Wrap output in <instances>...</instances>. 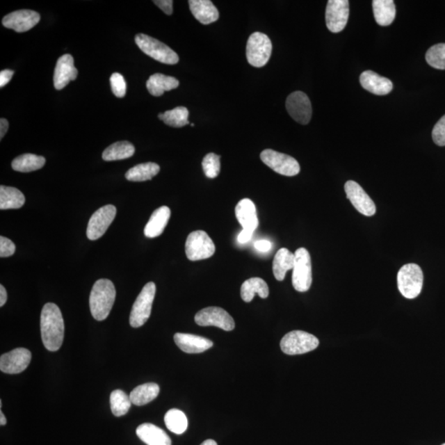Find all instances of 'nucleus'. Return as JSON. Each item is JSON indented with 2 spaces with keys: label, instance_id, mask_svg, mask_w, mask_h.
<instances>
[{
  "label": "nucleus",
  "instance_id": "obj_4",
  "mask_svg": "<svg viewBox=\"0 0 445 445\" xmlns=\"http://www.w3.org/2000/svg\"><path fill=\"white\" fill-rule=\"evenodd\" d=\"M136 43L145 54L160 63L176 65L179 61V57L175 51H172L167 44L149 35L138 34L136 37Z\"/></svg>",
  "mask_w": 445,
  "mask_h": 445
},
{
  "label": "nucleus",
  "instance_id": "obj_31",
  "mask_svg": "<svg viewBox=\"0 0 445 445\" xmlns=\"http://www.w3.org/2000/svg\"><path fill=\"white\" fill-rule=\"evenodd\" d=\"M136 152L135 146L128 141H119L110 145L102 153L105 161H117L132 157Z\"/></svg>",
  "mask_w": 445,
  "mask_h": 445
},
{
  "label": "nucleus",
  "instance_id": "obj_20",
  "mask_svg": "<svg viewBox=\"0 0 445 445\" xmlns=\"http://www.w3.org/2000/svg\"><path fill=\"white\" fill-rule=\"evenodd\" d=\"M176 345L188 354L202 353L213 346V342L200 336L186 333H176L175 335Z\"/></svg>",
  "mask_w": 445,
  "mask_h": 445
},
{
  "label": "nucleus",
  "instance_id": "obj_34",
  "mask_svg": "<svg viewBox=\"0 0 445 445\" xmlns=\"http://www.w3.org/2000/svg\"><path fill=\"white\" fill-rule=\"evenodd\" d=\"M189 111L184 106H177V108L167 111L164 113H160L159 118L168 124L169 127L181 128L189 124Z\"/></svg>",
  "mask_w": 445,
  "mask_h": 445
},
{
  "label": "nucleus",
  "instance_id": "obj_50",
  "mask_svg": "<svg viewBox=\"0 0 445 445\" xmlns=\"http://www.w3.org/2000/svg\"><path fill=\"white\" fill-rule=\"evenodd\" d=\"M442 445H445V444H442Z\"/></svg>",
  "mask_w": 445,
  "mask_h": 445
},
{
  "label": "nucleus",
  "instance_id": "obj_39",
  "mask_svg": "<svg viewBox=\"0 0 445 445\" xmlns=\"http://www.w3.org/2000/svg\"><path fill=\"white\" fill-rule=\"evenodd\" d=\"M111 90L118 97H124L127 93V83L121 74L114 73L110 79Z\"/></svg>",
  "mask_w": 445,
  "mask_h": 445
},
{
  "label": "nucleus",
  "instance_id": "obj_16",
  "mask_svg": "<svg viewBox=\"0 0 445 445\" xmlns=\"http://www.w3.org/2000/svg\"><path fill=\"white\" fill-rule=\"evenodd\" d=\"M32 353L26 348H17L0 357V371L8 375H17L29 367Z\"/></svg>",
  "mask_w": 445,
  "mask_h": 445
},
{
  "label": "nucleus",
  "instance_id": "obj_40",
  "mask_svg": "<svg viewBox=\"0 0 445 445\" xmlns=\"http://www.w3.org/2000/svg\"><path fill=\"white\" fill-rule=\"evenodd\" d=\"M432 139L439 146H445V115L436 123L433 131Z\"/></svg>",
  "mask_w": 445,
  "mask_h": 445
},
{
  "label": "nucleus",
  "instance_id": "obj_26",
  "mask_svg": "<svg viewBox=\"0 0 445 445\" xmlns=\"http://www.w3.org/2000/svg\"><path fill=\"white\" fill-rule=\"evenodd\" d=\"M296 256L287 248H280L273 261V273L275 279L282 282L288 270L295 266Z\"/></svg>",
  "mask_w": 445,
  "mask_h": 445
},
{
  "label": "nucleus",
  "instance_id": "obj_38",
  "mask_svg": "<svg viewBox=\"0 0 445 445\" xmlns=\"http://www.w3.org/2000/svg\"><path fill=\"white\" fill-rule=\"evenodd\" d=\"M220 157L216 154H208L202 161L204 175L209 178H216L220 172Z\"/></svg>",
  "mask_w": 445,
  "mask_h": 445
},
{
  "label": "nucleus",
  "instance_id": "obj_46",
  "mask_svg": "<svg viewBox=\"0 0 445 445\" xmlns=\"http://www.w3.org/2000/svg\"><path fill=\"white\" fill-rule=\"evenodd\" d=\"M8 129V122L6 119L1 118V120H0V139L2 140L3 136H6Z\"/></svg>",
  "mask_w": 445,
  "mask_h": 445
},
{
  "label": "nucleus",
  "instance_id": "obj_9",
  "mask_svg": "<svg viewBox=\"0 0 445 445\" xmlns=\"http://www.w3.org/2000/svg\"><path fill=\"white\" fill-rule=\"evenodd\" d=\"M215 252V244L204 231H194L188 235L186 242V254L190 261L207 259Z\"/></svg>",
  "mask_w": 445,
  "mask_h": 445
},
{
  "label": "nucleus",
  "instance_id": "obj_37",
  "mask_svg": "<svg viewBox=\"0 0 445 445\" xmlns=\"http://www.w3.org/2000/svg\"><path fill=\"white\" fill-rule=\"evenodd\" d=\"M426 60L433 68L445 70V43L431 47L426 52Z\"/></svg>",
  "mask_w": 445,
  "mask_h": 445
},
{
  "label": "nucleus",
  "instance_id": "obj_11",
  "mask_svg": "<svg viewBox=\"0 0 445 445\" xmlns=\"http://www.w3.org/2000/svg\"><path fill=\"white\" fill-rule=\"evenodd\" d=\"M195 321L199 326H215L227 332L232 331L235 327L234 318L219 307H209L199 311L195 316Z\"/></svg>",
  "mask_w": 445,
  "mask_h": 445
},
{
  "label": "nucleus",
  "instance_id": "obj_29",
  "mask_svg": "<svg viewBox=\"0 0 445 445\" xmlns=\"http://www.w3.org/2000/svg\"><path fill=\"white\" fill-rule=\"evenodd\" d=\"M25 204L24 195L11 186H0V210L20 209Z\"/></svg>",
  "mask_w": 445,
  "mask_h": 445
},
{
  "label": "nucleus",
  "instance_id": "obj_33",
  "mask_svg": "<svg viewBox=\"0 0 445 445\" xmlns=\"http://www.w3.org/2000/svg\"><path fill=\"white\" fill-rule=\"evenodd\" d=\"M160 167L157 163H145L129 169L126 173V178L131 181H145L152 179L158 175Z\"/></svg>",
  "mask_w": 445,
  "mask_h": 445
},
{
  "label": "nucleus",
  "instance_id": "obj_43",
  "mask_svg": "<svg viewBox=\"0 0 445 445\" xmlns=\"http://www.w3.org/2000/svg\"><path fill=\"white\" fill-rule=\"evenodd\" d=\"M13 74H15V72L11 70H2L1 73H0V87L3 88L6 86V84L10 81Z\"/></svg>",
  "mask_w": 445,
  "mask_h": 445
},
{
  "label": "nucleus",
  "instance_id": "obj_42",
  "mask_svg": "<svg viewBox=\"0 0 445 445\" xmlns=\"http://www.w3.org/2000/svg\"><path fill=\"white\" fill-rule=\"evenodd\" d=\"M154 3L157 6L160 10L165 13L168 15H171L172 13V0H156Z\"/></svg>",
  "mask_w": 445,
  "mask_h": 445
},
{
  "label": "nucleus",
  "instance_id": "obj_32",
  "mask_svg": "<svg viewBox=\"0 0 445 445\" xmlns=\"http://www.w3.org/2000/svg\"><path fill=\"white\" fill-rule=\"evenodd\" d=\"M46 163V159L33 154L19 156L12 162L13 170L21 172H30L39 170Z\"/></svg>",
  "mask_w": 445,
  "mask_h": 445
},
{
  "label": "nucleus",
  "instance_id": "obj_15",
  "mask_svg": "<svg viewBox=\"0 0 445 445\" xmlns=\"http://www.w3.org/2000/svg\"><path fill=\"white\" fill-rule=\"evenodd\" d=\"M286 109L291 117L298 123H309L313 111L309 97L305 92L297 91L291 93L287 97Z\"/></svg>",
  "mask_w": 445,
  "mask_h": 445
},
{
  "label": "nucleus",
  "instance_id": "obj_6",
  "mask_svg": "<svg viewBox=\"0 0 445 445\" xmlns=\"http://www.w3.org/2000/svg\"><path fill=\"white\" fill-rule=\"evenodd\" d=\"M319 345L317 337L304 331H293L280 341V348L289 355H302L314 350Z\"/></svg>",
  "mask_w": 445,
  "mask_h": 445
},
{
  "label": "nucleus",
  "instance_id": "obj_13",
  "mask_svg": "<svg viewBox=\"0 0 445 445\" xmlns=\"http://www.w3.org/2000/svg\"><path fill=\"white\" fill-rule=\"evenodd\" d=\"M115 215H117V208L113 204L102 207L93 213L88 225L87 237L88 239L95 241V240L102 237L111 222H113Z\"/></svg>",
  "mask_w": 445,
  "mask_h": 445
},
{
  "label": "nucleus",
  "instance_id": "obj_22",
  "mask_svg": "<svg viewBox=\"0 0 445 445\" xmlns=\"http://www.w3.org/2000/svg\"><path fill=\"white\" fill-rule=\"evenodd\" d=\"M191 13L200 24L208 25L219 19V11L210 0H190Z\"/></svg>",
  "mask_w": 445,
  "mask_h": 445
},
{
  "label": "nucleus",
  "instance_id": "obj_5",
  "mask_svg": "<svg viewBox=\"0 0 445 445\" xmlns=\"http://www.w3.org/2000/svg\"><path fill=\"white\" fill-rule=\"evenodd\" d=\"M156 293L154 282L145 284L136 300L134 302L130 316V324L132 327L143 326L150 317L151 310Z\"/></svg>",
  "mask_w": 445,
  "mask_h": 445
},
{
  "label": "nucleus",
  "instance_id": "obj_21",
  "mask_svg": "<svg viewBox=\"0 0 445 445\" xmlns=\"http://www.w3.org/2000/svg\"><path fill=\"white\" fill-rule=\"evenodd\" d=\"M235 215L243 229L254 232L258 226L255 204L250 199L240 200L235 208Z\"/></svg>",
  "mask_w": 445,
  "mask_h": 445
},
{
  "label": "nucleus",
  "instance_id": "obj_27",
  "mask_svg": "<svg viewBox=\"0 0 445 445\" xmlns=\"http://www.w3.org/2000/svg\"><path fill=\"white\" fill-rule=\"evenodd\" d=\"M373 10L378 25L386 26L393 24L396 17V6L393 0H373Z\"/></svg>",
  "mask_w": 445,
  "mask_h": 445
},
{
  "label": "nucleus",
  "instance_id": "obj_18",
  "mask_svg": "<svg viewBox=\"0 0 445 445\" xmlns=\"http://www.w3.org/2000/svg\"><path fill=\"white\" fill-rule=\"evenodd\" d=\"M74 62L72 56L68 54L62 56L58 60L54 74V86L57 90H61L70 82L77 79L78 70Z\"/></svg>",
  "mask_w": 445,
  "mask_h": 445
},
{
  "label": "nucleus",
  "instance_id": "obj_10",
  "mask_svg": "<svg viewBox=\"0 0 445 445\" xmlns=\"http://www.w3.org/2000/svg\"><path fill=\"white\" fill-rule=\"evenodd\" d=\"M260 157L266 166L280 175L293 177L300 172L299 163L291 156L273 149H265L262 151Z\"/></svg>",
  "mask_w": 445,
  "mask_h": 445
},
{
  "label": "nucleus",
  "instance_id": "obj_2",
  "mask_svg": "<svg viewBox=\"0 0 445 445\" xmlns=\"http://www.w3.org/2000/svg\"><path fill=\"white\" fill-rule=\"evenodd\" d=\"M115 300V289L108 279L97 280L89 298L92 317L97 321H104L108 317Z\"/></svg>",
  "mask_w": 445,
  "mask_h": 445
},
{
  "label": "nucleus",
  "instance_id": "obj_8",
  "mask_svg": "<svg viewBox=\"0 0 445 445\" xmlns=\"http://www.w3.org/2000/svg\"><path fill=\"white\" fill-rule=\"evenodd\" d=\"M295 256V266L292 275L293 286L299 292L308 291L313 282L309 252L306 248H300L296 250Z\"/></svg>",
  "mask_w": 445,
  "mask_h": 445
},
{
  "label": "nucleus",
  "instance_id": "obj_14",
  "mask_svg": "<svg viewBox=\"0 0 445 445\" xmlns=\"http://www.w3.org/2000/svg\"><path fill=\"white\" fill-rule=\"evenodd\" d=\"M346 197L360 213L364 216H373L376 213V206L373 200L357 182L348 181L345 184Z\"/></svg>",
  "mask_w": 445,
  "mask_h": 445
},
{
  "label": "nucleus",
  "instance_id": "obj_49",
  "mask_svg": "<svg viewBox=\"0 0 445 445\" xmlns=\"http://www.w3.org/2000/svg\"><path fill=\"white\" fill-rule=\"evenodd\" d=\"M200 445H218L215 440L213 439H207L206 442H204Z\"/></svg>",
  "mask_w": 445,
  "mask_h": 445
},
{
  "label": "nucleus",
  "instance_id": "obj_28",
  "mask_svg": "<svg viewBox=\"0 0 445 445\" xmlns=\"http://www.w3.org/2000/svg\"><path fill=\"white\" fill-rule=\"evenodd\" d=\"M256 293L261 299H266L269 296V287L264 280L254 277L248 279L241 286V297L244 302H250Z\"/></svg>",
  "mask_w": 445,
  "mask_h": 445
},
{
  "label": "nucleus",
  "instance_id": "obj_35",
  "mask_svg": "<svg viewBox=\"0 0 445 445\" xmlns=\"http://www.w3.org/2000/svg\"><path fill=\"white\" fill-rule=\"evenodd\" d=\"M167 428L172 433L181 435L185 432L188 426V418L185 414L177 409H171L164 417Z\"/></svg>",
  "mask_w": 445,
  "mask_h": 445
},
{
  "label": "nucleus",
  "instance_id": "obj_44",
  "mask_svg": "<svg viewBox=\"0 0 445 445\" xmlns=\"http://www.w3.org/2000/svg\"><path fill=\"white\" fill-rule=\"evenodd\" d=\"M255 248L257 250L260 252H268L271 248V243L269 241H266V240H259L254 244Z\"/></svg>",
  "mask_w": 445,
  "mask_h": 445
},
{
  "label": "nucleus",
  "instance_id": "obj_48",
  "mask_svg": "<svg viewBox=\"0 0 445 445\" xmlns=\"http://www.w3.org/2000/svg\"><path fill=\"white\" fill-rule=\"evenodd\" d=\"M7 423V419L6 416L3 415V413L1 412H0V425L1 426H6Z\"/></svg>",
  "mask_w": 445,
  "mask_h": 445
},
{
  "label": "nucleus",
  "instance_id": "obj_7",
  "mask_svg": "<svg viewBox=\"0 0 445 445\" xmlns=\"http://www.w3.org/2000/svg\"><path fill=\"white\" fill-rule=\"evenodd\" d=\"M273 51V43L264 33H254L248 38L247 59L248 63L257 68L264 67L270 60Z\"/></svg>",
  "mask_w": 445,
  "mask_h": 445
},
{
  "label": "nucleus",
  "instance_id": "obj_12",
  "mask_svg": "<svg viewBox=\"0 0 445 445\" xmlns=\"http://www.w3.org/2000/svg\"><path fill=\"white\" fill-rule=\"evenodd\" d=\"M349 15V1L329 0L326 8V24L328 30L334 33H341L346 28Z\"/></svg>",
  "mask_w": 445,
  "mask_h": 445
},
{
  "label": "nucleus",
  "instance_id": "obj_41",
  "mask_svg": "<svg viewBox=\"0 0 445 445\" xmlns=\"http://www.w3.org/2000/svg\"><path fill=\"white\" fill-rule=\"evenodd\" d=\"M15 244L13 243L10 239L1 236V237H0V257H11L15 254Z\"/></svg>",
  "mask_w": 445,
  "mask_h": 445
},
{
  "label": "nucleus",
  "instance_id": "obj_17",
  "mask_svg": "<svg viewBox=\"0 0 445 445\" xmlns=\"http://www.w3.org/2000/svg\"><path fill=\"white\" fill-rule=\"evenodd\" d=\"M41 19L38 13L33 10H17L10 13L3 19V25L17 33L28 32L34 28Z\"/></svg>",
  "mask_w": 445,
  "mask_h": 445
},
{
  "label": "nucleus",
  "instance_id": "obj_30",
  "mask_svg": "<svg viewBox=\"0 0 445 445\" xmlns=\"http://www.w3.org/2000/svg\"><path fill=\"white\" fill-rule=\"evenodd\" d=\"M159 391V386L154 382L138 386L130 394L131 403L136 406H144L157 398Z\"/></svg>",
  "mask_w": 445,
  "mask_h": 445
},
{
  "label": "nucleus",
  "instance_id": "obj_47",
  "mask_svg": "<svg viewBox=\"0 0 445 445\" xmlns=\"http://www.w3.org/2000/svg\"><path fill=\"white\" fill-rule=\"evenodd\" d=\"M7 299L8 295L6 289L1 284V286H0V306L3 307L6 305Z\"/></svg>",
  "mask_w": 445,
  "mask_h": 445
},
{
  "label": "nucleus",
  "instance_id": "obj_3",
  "mask_svg": "<svg viewBox=\"0 0 445 445\" xmlns=\"http://www.w3.org/2000/svg\"><path fill=\"white\" fill-rule=\"evenodd\" d=\"M424 275L419 266L415 264L405 265L398 273V287L403 296L409 300L420 295Z\"/></svg>",
  "mask_w": 445,
  "mask_h": 445
},
{
  "label": "nucleus",
  "instance_id": "obj_24",
  "mask_svg": "<svg viewBox=\"0 0 445 445\" xmlns=\"http://www.w3.org/2000/svg\"><path fill=\"white\" fill-rule=\"evenodd\" d=\"M170 216L171 211L168 207H162L154 211L144 230L146 237L154 238L161 235L164 229L166 228Z\"/></svg>",
  "mask_w": 445,
  "mask_h": 445
},
{
  "label": "nucleus",
  "instance_id": "obj_1",
  "mask_svg": "<svg viewBox=\"0 0 445 445\" xmlns=\"http://www.w3.org/2000/svg\"><path fill=\"white\" fill-rule=\"evenodd\" d=\"M41 333L43 344L48 350H60L64 341L65 323L59 307L53 302H47L43 307Z\"/></svg>",
  "mask_w": 445,
  "mask_h": 445
},
{
  "label": "nucleus",
  "instance_id": "obj_19",
  "mask_svg": "<svg viewBox=\"0 0 445 445\" xmlns=\"http://www.w3.org/2000/svg\"><path fill=\"white\" fill-rule=\"evenodd\" d=\"M359 81L366 90L378 96L389 95L394 88L390 79L380 76L371 70L364 71L360 75Z\"/></svg>",
  "mask_w": 445,
  "mask_h": 445
},
{
  "label": "nucleus",
  "instance_id": "obj_23",
  "mask_svg": "<svg viewBox=\"0 0 445 445\" xmlns=\"http://www.w3.org/2000/svg\"><path fill=\"white\" fill-rule=\"evenodd\" d=\"M136 435L148 445H172L171 439L165 431L150 423H145L138 427Z\"/></svg>",
  "mask_w": 445,
  "mask_h": 445
},
{
  "label": "nucleus",
  "instance_id": "obj_45",
  "mask_svg": "<svg viewBox=\"0 0 445 445\" xmlns=\"http://www.w3.org/2000/svg\"><path fill=\"white\" fill-rule=\"evenodd\" d=\"M253 232L247 229H243L242 232L238 236V241L240 243H246L252 238Z\"/></svg>",
  "mask_w": 445,
  "mask_h": 445
},
{
  "label": "nucleus",
  "instance_id": "obj_25",
  "mask_svg": "<svg viewBox=\"0 0 445 445\" xmlns=\"http://www.w3.org/2000/svg\"><path fill=\"white\" fill-rule=\"evenodd\" d=\"M147 89L151 95L160 97L167 91L179 86V81L175 77L167 76L162 74H155L151 75L146 83Z\"/></svg>",
  "mask_w": 445,
  "mask_h": 445
},
{
  "label": "nucleus",
  "instance_id": "obj_36",
  "mask_svg": "<svg viewBox=\"0 0 445 445\" xmlns=\"http://www.w3.org/2000/svg\"><path fill=\"white\" fill-rule=\"evenodd\" d=\"M111 412L115 416H122L130 410L131 400L124 391L117 389L113 391L110 397Z\"/></svg>",
  "mask_w": 445,
  "mask_h": 445
}]
</instances>
